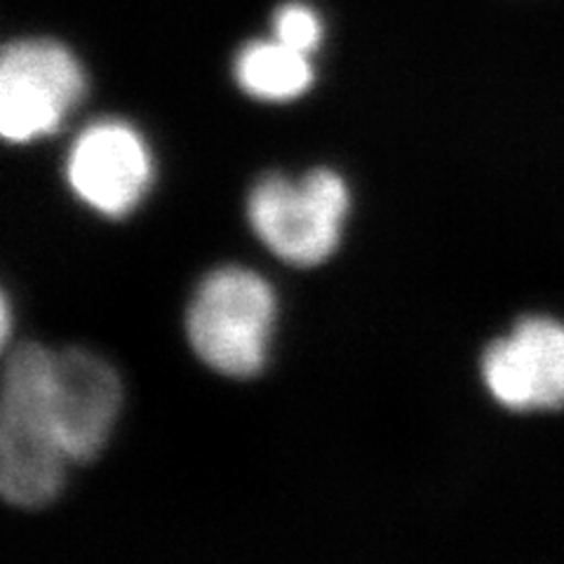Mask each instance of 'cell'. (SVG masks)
<instances>
[{
    "label": "cell",
    "instance_id": "6da1fadb",
    "mask_svg": "<svg viewBox=\"0 0 564 564\" xmlns=\"http://www.w3.org/2000/svg\"><path fill=\"white\" fill-rule=\"evenodd\" d=\"M55 352L24 344L6 362L0 402V491L17 508L39 510L59 497L64 454L52 412Z\"/></svg>",
    "mask_w": 564,
    "mask_h": 564
},
{
    "label": "cell",
    "instance_id": "7a4b0ae2",
    "mask_svg": "<svg viewBox=\"0 0 564 564\" xmlns=\"http://www.w3.org/2000/svg\"><path fill=\"white\" fill-rule=\"evenodd\" d=\"M275 315L267 280L240 267L219 269L200 282L188 306L191 348L217 375L252 379L267 365Z\"/></svg>",
    "mask_w": 564,
    "mask_h": 564
},
{
    "label": "cell",
    "instance_id": "3957f363",
    "mask_svg": "<svg viewBox=\"0 0 564 564\" xmlns=\"http://www.w3.org/2000/svg\"><path fill=\"white\" fill-rule=\"evenodd\" d=\"M350 207L337 172L313 170L302 182L267 176L247 198V219L257 238L292 267H321L341 242Z\"/></svg>",
    "mask_w": 564,
    "mask_h": 564
},
{
    "label": "cell",
    "instance_id": "277c9868",
    "mask_svg": "<svg viewBox=\"0 0 564 564\" xmlns=\"http://www.w3.org/2000/svg\"><path fill=\"white\" fill-rule=\"evenodd\" d=\"M85 90V70L62 43L14 41L0 59V132L10 144L57 132Z\"/></svg>",
    "mask_w": 564,
    "mask_h": 564
},
{
    "label": "cell",
    "instance_id": "5b68a950",
    "mask_svg": "<svg viewBox=\"0 0 564 564\" xmlns=\"http://www.w3.org/2000/svg\"><path fill=\"white\" fill-rule=\"evenodd\" d=\"M480 375L489 395L510 412L564 410V323L522 317L485 350Z\"/></svg>",
    "mask_w": 564,
    "mask_h": 564
},
{
    "label": "cell",
    "instance_id": "8992f818",
    "mask_svg": "<svg viewBox=\"0 0 564 564\" xmlns=\"http://www.w3.org/2000/svg\"><path fill=\"white\" fill-rule=\"evenodd\" d=\"M66 180L80 203L109 219H122L147 198L153 184V155L144 137L128 122L101 120L70 147Z\"/></svg>",
    "mask_w": 564,
    "mask_h": 564
},
{
    "label": "cell",
    "instance_id": "52a82bcc",
    "mask_svg": "<svg viewBox=\"0 0 564 564\" xmlns=\"http://www.w3.org/2000/svg\"><path fill=\"white\" fill-rule=\"evenodd\" d=\"M122 404L116 369L83 348H68L52 360V412L70 464L101 454Z\"/></svg>",
    "mask_w": 564,
    "mask_h": 564
},
{
    "label": "cell",
    "instance_id": "ba28073f",
    "mask_svg": "<svg viewBox=\"0 0 564 564\" xmlns=\"http://www.w3.org/2000/svg\"><path fill=\"white\" fill-rule=\"evenodd\" d=\"M308 55L280 41L245 45L236 59V80L242 93L261 101H290L308 93L313 85Z\"/></svg>",
    "mask_w": 564,
    "mask_h": 564
},
{
    "label": "cell",
    "instance_id": "9c48e42d",
    "mask_svg": "<svg viewBox=\"0 0 564 564\" xmlns=\"http://www.w3.org/2000/svg\"><path fill=\"white\" fill-rule=\"evenodd\" d=\"M273 39L311 57L321 47L323 22L304 3L280 6L273 17Z\"/></svg>",
    "mask_w": 564,
    "mask_h": 564
},
{
    "label": "cell",
    "instance_id": "30bf717a",
    "mask_svg": "<svg viewBox=\"0 0 564 564\" xmlns=\"http://www.w3.org/2000/svg\"><path fill=\"white\" fill-rule=\"evenodd\" d=\"M10 337V304L8 299H3V341Z\"/></svg>",
    "mask_w": 564,
    "mask_h": 564
}]
</instances>
